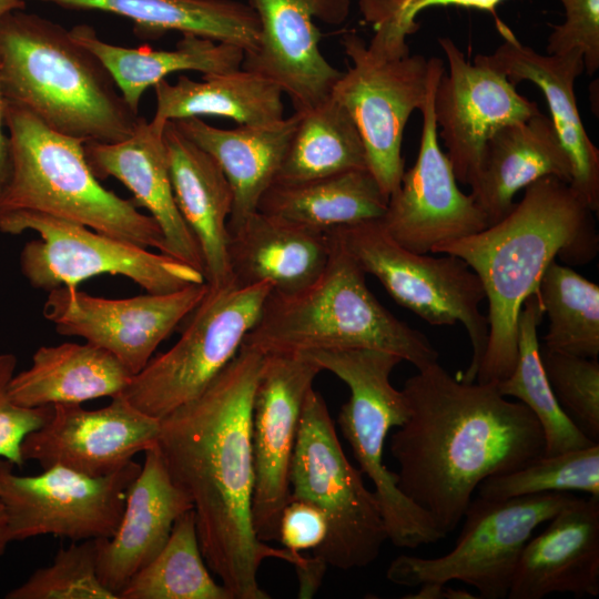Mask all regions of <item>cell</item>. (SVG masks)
<instances>
[{
  "mask_svg": "<svg viewBox=\"0 0 599 599\" xmlns=\"http://www.w3.org/2000/svg\"><path fill=\"white\" fill-rule=\"evenodd\" d=\"M264 354L241 346L194 399L160 419L158 445L191 499L202 555L233 599H268L257 572L266 558L309 570L313 558L261 541L252 520V409Z\"/></svg>",
  "mask_w": 599,
  "mask_h": 599,
  "instance_id": "obj_1",
  "label": "cell"
},
{
  "mask_svg": "<svg viewBox=\"0 0 599 599\" xmlns=\"http://www.w3.org/2000/svg\"><path fill=\"white\" fill-rule=\"evenodd\" d=\"M402 392L409 416L389 439L397 485L446 536L484 479L545 453L535 415L496 383H464L436 362L407 378Z\"/></svg>",
  "mask_w": 599,
  "mask_h": 599,
  "instance_id": "obj_2",
  "label": "cell"
},
{
  "mask_svg": "<svg viewBox=\"0 0 599 599\" xmlns=\"http://www.w3.org/2000/svg\"><path fill=\"white\" fill-rule=\"evenodd\" d=\"M598 245L593 212L568 182L548 175L525 187L520 202L500 221L432 248L465 261L484 287L488 341L477 383L497 384L514 370L519 313L537 294L549 264L556 257L568 265L587 264Z\"/></svg>",
  "mask_w": 599,
  "mask_h": 599,
  "instance_id": "obj_3",
  "label": "cell"
},
{
  "mask_svg": "<svg viewBox=\"0 0 599 599\" xmlns=\"http://www.w3.org/2000/svg\"><path fill=\"white\" fill-rule=\"evenodd\" d=\"M0 84L7 100L84 143L125 140L143 119L70 30L24 9L0 20Z\"/></svg>",
  "mask_w": 599,
  "mask_h": 599,
  "instance_id": "obj_4",
  "label": "cell"
},
{
  "mask_svg": "<svg viewBox=\"0 0 599 599\" xmlns=\"http://www.w3.org/2000/svg\"><path fill=\"white\" fill-rule=\"evenodd\" d=\"M327 232L332 248L319 276L294 293L272 291L242 345L264 355L370 348L395 354L417 369L436 363L438 352L426 335L375 297L366 273Z\"/></svg>",
  "mask_w": 599,
  "mask_h": 599,
  "instance_id": "obj_5",
  "label": "cell"
},
{
  "mask_svg": "<svg viewBox=\"0 0 599 599\" xmlns=\"http://www.w3.org/2000/svg\"><path fill=\"white\" fill-rule=\"evenodd\" d=\"M11 170L0 211L24 210L85 225L166 254L156 222L105 189L93 174L84 142L61 134L24 106L6 99Z\"/></svg>",
  "mask_w": 599,
  "mask_h": 599,
  "instance_id": "obj_6",
  "label": "cell"
},
{
  "mask_svg": "<svg viewBox=\"0 0 599 599\" xmlns=\"http://www.w3.org/2000/svg\"><path fill=\"white\" fill-rule=\"evenodd\" d=\"M322 369L336 375L349 388L337 423L362 474L374 485L388 540L396 547L416 548L446 537L429 516L397 485V473L384 464V446L394 427L409 416L405 396L390 382L394 368L403 359L392 353L370 348L322 349L301 353Z\"/></svg>",
  "mask_w": 599,
  "mask_h": 599,
  "instance_id": "obj_7",
  "label": "cell"
},
{
  "mask_svg": "<svg viewBox=\"0 0 599 599\" xmlns=\"http://www.w3.org/2000/svg\"><path fill=\"white\" fill-rule=\"evenodd\" d=\"M290 499L314 504L328 522L313 556L341 570L365 568L379 556L387 530L379 501L347 459L322 394L304 400L290 469Z\"/></svg>",
  "mask_w": 599,
  "mask_h": 599,
  "instance_id": "obj_8",
  "label": "cell"
},
{
  "mask_svg": "<svg viewBox=\"0 0 599 599\" xmlns=\"http://www.w3.org/2000/svg\"><path fill=\"white\" fill-rule=\"evenodd\" d=\"M329 231L397 304L434 326L464 325L473 353L458 379L474 383L487 346L488 322L479 309L484 287L468 264L450 254L409 251L392 237L379 219Z\"/></svg>",
  "mask_w": 599,
  "mask_h": 599,
  "instance_id": "obj_9",
  "label": "cell"
},
{
  "mask_svg": "<svg viewBox=\"0 0 599 599\" xmlns=\"http://www.w3.org/2000/svg\"><path fill=\"white\" fill-rule=\"evenodd\" d=\"M0 231L39 235L24 244L21 274L34 288L78 287L103 274L121 275L148 293H170L206 283L202 271L161 252L100 233L77 222L24 210L0 211Z\"/></svg>",
  "mask_w": 599,
  "mask_h": 599,
  "instance_id": "obj_10",
  "label": "cell"
},
{
  "mask_svg": "<svg viewBox=\"0 0 599 599\" xmlns=\"http://www.w3.org/2000/svg\"><path fill=\"white\" fill-rule=\"evenodd\" d=\"M572 497L545 493L506 500L471 499L461 532L449 552L437 558L400 555L390 562L386 577L405 587L458 580L474 587L478 598H507L532 532Z\"/></svg>",
  "mask_w": 599,
  "mask_h": 599,
  "instance_id": "obj_11",
  "label": "cell"
},
{
  "mask_svg": "<svg viewBox=\"0 0 599 599\" xmlns=\"http://www.w3.org/2000/svg\"><path fill=\"white\" fill-rule=\"evenodd\" d=\"M272 290L267 283L209 288L177 342L133 375L122 395L156 419L194 399L236 356Z\"/></svg>",
  "mask_w": 599,
  "mask_h": 599,
  "instance_id": "obj_12",
  "label": "cell"
},
{
  "mask_svg": "<svg viewBox=\"0 0 599 599\" xmlns=\"http://www.w3.org/2000/svg\"><path fill=\"white\" fill-rule=\"evenodd\" d=\"M351 65L333 87L331 97L353 119L362 138L367 169L389 196L404 174L402 145L405 126L424 106L441 59L407 54L387 59L368 50L356 33L341 41Z\"/></svg>",
  "mask_w": 599,
  "mask_h": 599,
  "instance_id": "obj_13",
  "label": "cell"
},
{
  "mask_svg": "<svg viewBox=\"0 0 599 599\" xmlns=\"http://www.w3.org/2000/svg\"><path fill=\"white\" fill-rule=\"evenodd\" d=\"M0 458V499L11 541L52 535L72 541L110 538L120 524L129 488L141 465L131 460L119 470L90 477L53 466L35 476L13 473Z\"/></svg>",
  "mask_w": 599,
  "mask_h": 599,
  "instance_id": "obj_14",
  "label": "cell"
},
{
  "mask_svg": "<svg viewBox=\"0 0 599 599\" xmlns=\"http://www.w3.org/2000/svg\"><path fill=\"white\" fill-rule=\"evenodd\" d=\"M322 370L305 354L264 355L252 409V520L263 542L278 538L304 400Z\"/></svg>",
  "mask_w": 599,
  "mask_h": 599,
  "instance_id": "obj_15",
  "label": "cell"
},
{
  "mask_svg": "<svg viewBox=\"0 0 599 599\" xmlns=\"http://www.w3.org/2000/svg\"><path fill=\"white\" fill-rule=\"evenodd\" d=\"M207 291L202 283L170 293L105 298L60 286L49 291L43 316L58 333L81 337L111 353L135 375Z\"/></svg>",
  "mask_w": 599,
  "mask_h": 599,
  "instance_id": "obj_16",
  "label": "cell"
},
{
  "mask_svg": "<svg viewBox=\"0 0 599 599\" xmlns=\"http://www.w3.org/2000/svg\"><path fill=\"white\" fill-rule=\"evenodd\" d=\"M440 68L432 81L424 106L419 150L414 165L404 171L380 220L400 245L419 254L445 241L478 233L488 219L471 194H464L451 164L440 149L433 99Z\"/></svg>",
  "mask_w": 599,
  "mask_h": 599,
  "instance_id": "obj_17",
  "label": "cell"
},
{
  "mask_svg": "<svg viewBox=\"0 0 599 599\" xmlns=\"http://www.w3.org/2000/svg\"><path fill=\"white\" fill-rule=\"evenodd\" d=\"M448 72L436 84L433 109L457 182L475 180L487 140L500 128L540 112L504 74L468 61L447 37L438 38Z\"/></svg>",
  "mask_w": 599,
  "mask_h": 599,
  "instance_id": "obj_18",
  "label": "cell"
},
{
  "mask_svg": "<svg viewBox=\"0 0 599 599\" xmlns=\"http://www.w3.org/2000/svg\"><path fill=\"white\" fill-rule=\"evenodd\" d=\"M260 20L257 48L245 53L241 68L275 82L295 112L307 111L331 97L342 72L319 49L318 19L339 24L349 0H250Z\"/></svg>",
  "mask_w": 599,
  "mask_h": 599,
  "instance_id": "obj_19",
  "label": "cell"
},
{
  "mask_svg": "<svg viewBox=\"0 0 599 599\" xmlns=\"http://www.w3.org/2000/svg\"><path fill=\"white\" fill-rule=\"evenodd\" d=\"M52 408L47 423L21 445L24 463L34 460L42 469L62 466L90 477L106 476L158 443L160 419L136 409L122 394L98 409L81 404Z\"/></svg>",
  "mask_w": 599,
  "mask_h": 599,
  "instance_id": "obj_20",
  "label": "cell"
},
{
  "mask_svg": "<svg viewBox=\"0 0 599 599\" xmlns=\"http://www.w3.org/2000/svg\"><path fill=\"white\" fill-rule=\"evenodd\" d=\"M504 42L490 54L474 61L504 74L515 85L529 81L542 92L550 119L571 163L570 186L593 213L599 210V150L590 140L577 106L576 80L585 72L579 52L541 54L522 44L501 22Z\"/></svg>",
  "mask_w": 599,
  "mask_h": 599,
  "instance_id": "obj_21",
  "label": "cell"
},
{
  "mask_svg": "<svg viewBox=\"0 0 599 599\" xmlns=\"http://www.w3.org/2000/svg\"><path fill=\"white\" fill-rule=\"evenodd\" d=\"M143 453L144 463L129 488L115 534L94 539L99 579L118 597L163 549L175 520L193 509L189 496L172 480L158 443Z\"/></svg>",
  "mask_w": 599,
  "mask_h": 599,
  "instance_id": "obj_22",
  "label": "cell"
},
{
  "mask_svg": "<svg viewBox=\"0 0 599 599\" xmlns=\"http://www.w3.org/2000/svg\"><path fill=\"white\" fill-rule=\"evenodd\" d=\"M530 537L520 555L509 599L575 598L599 593V497H576Z\"/></svg>",
  "mask_w": 599,
  "mask_h": 599,
  "instance_id": "obj_23",
  "label": "cell"
},
{
  "mask_svg": "<svg viewBox=\"0 0 599 599\" xmlns=\"http://www.w3.org/2000/svg\"><path fill=\"white\" fill-rule=\"evenodd\" d=\"M164 124L141 120L134 133L113 143L85 142V159L99 180L112 176L133 194L138 207H144L159 225L166 254L203 272L199 243L175 202Z\"/></svg>",
  "mask_w": 599,
  "mask_h": 599,
  "instance_id": "obj_24",
  "label": "cell"
},
{
  "mask_svg": "<svg viewBox=\"0 0 599 599\" xmlns=\"http://www.w3.org/2000/svg\"><path fill=\"white\" fill-rule=\"evenodd\" d=\"M332 248L328 232L256 211L229 229L233 283H267L276 293H294L314 282Z\"/></svg>",
  "mask_w": 599,
  "mask_h": 599,
  "instance_id": "obj_25",
  "label": "cell"
},
{
  "mask_svg": "<svg viewBox=\"0 0 599 599\" xmlns=\"http://www.w3.org/2000/svg\"><path fill=\"white\" fill-rule=\"evenodd\" d=\"M163 139L175 202L199 243L205 282L211 290L230 285L232 187L217 162L172 121L165 123Z\"/></svg>",
  "mask_w": 599,
  "mask_h": 599,
  "instance_id": "obj_26",
  "label": "cell"
},
{
  "mask_svg": "<svg viewBox=\"0 0 599 599\" xmlns=\"http://www.w3.org/2000/svg\"><path fill=\"white\" fill-rule=\"evenodd\" d=\"M548 175L570 184L571 163L551 119L539 112L487 140L470 194L491 225L512 210L519 190Z\"/></svg>",
  "mask_w": 599,
  "mask_h": 599,
  "instance_id": "obj_27",
  "label": "cell"
},
{
  "mask_svg": "<svg viewBox=\"0 0 599 599\" xmlns=\"http://www.w3.org/2000/svg\"><path fill=\"white\" fill-rule=\"evenodd\" d=\"M300 118L294 112L273 123L234 129L216 128L197 116L172 121L226 176L234 197L229 229L257 211L263 194L275 182Z\"/></svg>",
  "mask_w": 599,
  "mask_h": 599,
  "instance_id": "obj_28",
  "label": "cell"
},
{
  "mask_svg": "<svg viewBox=\"0 0 599 599\" xmlns=\"http://www.w3.org/2000/svg\"><path fill=\"white\" fill-rule=\"evenodd\" d=\"M132 376L114 355L98 346L62 343L39 347L30 367L12 377L9 394L28 408L82 404L122 394Z\"/></svg>",
  "mask_w": 599,
  "mask_h": 599,
  "instance_id": "obj_29",
  "label": "cell"
},
{
  "mask_svg": "<svg viewBox=\"0 0 599 599\" xmlns=\"http://www.w3.org/2000/svg\"><path fill=\"white\" fill-rule=\"evenodd\" d=\"M70 32L105 65L135 113L145 90L166 75L180 71L223 73L241 68L244 58V51L236 45L190 33L182 34L172 50H153L148 45L125 48L108 43L88 24L74 26Z\"/></svg>",
  "mask_w": 599,
  "mask_h": 599,
  "instance_id": "obj_30",
  "label": "cell"
},
{
  "mask_svg": "<svg viewBox=\"0 0 599 599\" xmlns=\"http://www.w3.org/2000/svg\"><path fill=\"white\" fill-rule=\"evenodd\" d=\"M26 1V0H24ZM77 10H98L124 17L135 31L161 37L169 31L190 33L253 52L260 20L250 3L235 0H37Z\"/></svg>",
  "mask_w": 599,
  "mask_h": 599,
  "instance_id": "obj_31",
  "label": "cell"
},
{
  "mask_svg": "<svg viewBox=\"0 0 599 599\" xmlns=\"http://www.w3.org/2000/svg\"><path fill=\"white\" fill-rule=\"evenodd\" d=\"M153 121L164 124L192 116L216 115L240 125H263L284 118L283 91L272 80L246 69L203 75L195 81L180 75L154 87Z\"/></svg>",
  "mask_w": 599,
  "mask_h": 599,
  "instance_id": "obj_32",
  "label": "cell"
},
{
  "mask_svg": "<svg viewBox=\"0 0 599 599\" xmlns=\"http://www.w3.org/2000/svg\"><path fill=\"white\" fill-rule=\"evenodd\" d=\"M388 197L368 169L295 183H273L258 211L327 232L382 219Z\"/></svg>",
  "mask_w": 599,
  "mask_h": 599,
  "instance_id": "obj_33",
  "label": "cell"
},
{
  "mask_svg": "<svg viewBox=\"0 0 599 599\" xmlns=\"http://www.w3.org/2000/svg\"><path fill=\"white\" fill-rule=\"evenodd\" d=\"M300 113L274 183H295L367 169L362 138L341 103L329 97Z\"/></svg>",
  "mask_w": 599,
  "mask_h": 599,
  "instance_id": "obj_34",
  "label": "cell"
},
{
  "mask_svg": "<svg viewBox=\"0 0 599 599\" xmlns=\"http://www.w3.org/2000/svg\"><path fill=\"white\" fill-rule=\"evenodd\" d=\"M545 315L537 294L529 296L518 317V357L511 374L497 383L499 393L525 404L537 418L545 437L544 455L580 449L592 444L559 405L540 357L537 328Z\"/></svg>",
  "mask_w": 599,
  "mask_h": 599,
  "instance_id": "obj_35",
  "label": "cell"
},
{
  "mask_svg": "<svg viewBox=\"0 0 599 599\" xmlns=\"http://www.w3.org/2000/svg\"><path fill=\"white\" fill-rule=\"evenodd\" d=\"M207 568L190 509L175 520L163 549L128 581L119 599H233Z\"/></svg>",
  "mask_w": 599,
  "mask_h": 599,
  "instance_id": "obj_36",
  "label": "cell"
},
{
  "mask_svg": "<svg viewBox=\"0 0 599 599\" xmlns=\"http://www.w3.org/2000/svg\"><path fill=\"white\" fill-rule=\"evenodd\" d=\"M549 324L544 347L587 358L599 355V286L554 260L537 291Z\"/></svg>",
  "mask_w": 599,
  "mask_h": 599,
  "instance_id": "obj_37",
  "label": "cell"
},
{
  "mask_svg": "<svg viewBox=\"0 0 599 599\" xmlns=\"http://www.w3.org/2000/svg\"><path fill=\"white\" fill-rule=\"evenodd\" d=\"M476 490L477 497L489 500L567 491L599 497V445L542 455L517 470L484 479Z\"/></svg>",
  "mask_w": 599,
  "mask_h": 599,
  "instance_id": "obj_38",
  "label": "cell"
},
{
  "mask_svg": "<svg viewBox=\"0 0 599 599\" xmlns=\"http://www.w3.org/2000/svg\"><path fill=\"white\" fill-rule=\"evenodd\" d=\"M4 598L119 599L99 579L94 539L59 549L50 566L37 569Z\"/></svg>",
  "mask_w": 599,
  "mask_h": 599,
  "instance_id": "obj_39",
  "label": "cell"
},
{
  "mask_svg": "<svg viewBox=\"0 0 599 599\" xmlns=\"http://www.w3.org/2000/svg\"><path fill=\"white\" fill-rule=\"evenodd\" d=\"M545 374L559 405L591 441L599 440V363L540 346Z\"/></svg>",
  "mask_w": 599,
  "mask_h": 599,
  "instance_id": "obj_40",
  "label": "cell"
},
{
  "mask_svg": "<svg viewBox=\"0 0 599 599\" xmlns=\"http://www.w3.org/2000/svg\"><path fill=\"white\" fill-rule=\"evenodd\" d=\"M504 0H359L364 19L375 30L367 47L385 58H402L409 54L408 35L418 30L416 17L433 7H461L489 11Z\"/></svg>",
  "mask_w": 599,
  "mask_h": 599,
  "instance_id": "obj_41",
  "label": "cell"
},
{
  "mask_svg": "<svg viewBox=\"0 0 599 599\" xmlns=\"http://www.w3.org/2000/svg\"><path fill=\"white\" fill-rule=\"evenodd\" d=\"M16 368V355L0 353V458L20 468L24 465L21 454L24 438L47 423L53 408L52 406L28 408L12 400L9 386Z\"/></svg>",
  "mask_w": 599,
  "mask_h": 599,
  "instance_id": "obj_42",
  "label": "cell"
},
{
  "mask_svg": "<svg viewBox=\"0 0 599 599\" xmlns=\"http://www.w3.org/2000/svg\"><path fill=\"white\" fill-rule=\"evenodd\" d=\"M565 21L554 26L548 37L547 54L579 52L585 71L593 75L599 69V0H560Z\"/></svg>",
  "mask_w": 599,
  "mask_h": 599,
  "instance_id": "obj_43",
  "label": "cell"
},
{
  "mask_svg": "<svg viewBox=\"0 0 599 599\" xmlns=\"http://www.w3.org/2000/svg\"><path fill=\"white\" fill-rule=\"evenodd\" d=\"M328 522L322 509L312 502L290 499L282 510L277 540L292 552L315 550L325 540Z\"/></svg>",
  "mask_w": 599,
  "mask_h": 599,
  "instance_id": "obj_44",
  "label": "cell"
},
{
  "mask_svg": "<svg viewBox=\"0 0 599 599\" xmlns=\"http://www.w3.org/2000/svg\"><path fill=\"white\" fill-rule=\"evenodd\" d=\"M6 98L0 84V196L11 170V145L4 120Z\"/></svg>",
  "mask_w": 599,
  "mask_h": 599,
  "instance_id": "obj_45",
  "label": "cell"
},
{
  "mask_svg": "<svg viewBox=\"0 0 599 599\" xmlns=\"http://www.w3.org/2000/svg\"><path fill=\"white\" fill-rule=\"evenodd\" d=\"M405 599H473V596L465 589H454L446 583H423L416 593L405 596Z\"/></svg>",
  "mask_w": 599,
  "mask_h": 599,
  "instance_id": "obj_46",
  "label": "cell"
},
{
  "mask_svg": "<svg viewBox=\"0 0 599 599\" xmlns=\"http://www.w3.org/2000/svg\"><path fill=\"white\" fill-rule=\"evenodd\" d=\"M9 542H11V539L8 529L7 515L0 499V557L4 554Z\"/></svg>",
  "mask_w": 599,
  "mask_h": 599,
  "instance_id": "obj_47",
  "label": "cell"
},
{
  "mask_svg": "<svg viewBox=\"0 0 599 599\" xmlns=\"http://www.w3.org/2000/svg\"><path fill=\"white\" fill-rule=\"evenodd\" d=\"M26 8L24 0H0V20L9 12L14 10H23Z\"/></svg>",
  "mask_w": 599,
  "mask_h": 599,
  "instance_id": "obj_48",
  "label": "cell"
}]
</instances>
